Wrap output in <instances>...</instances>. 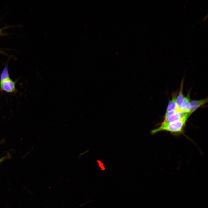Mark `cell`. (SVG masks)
<instances>
[{"label":"cell","mask_w":208,"mask_h":208,"mask_svg":"<svg viewBox=\"0 0 208 208\" xmlns=\"http://www.w3.org/2000/svg\"><path fill=\"white\" fill-rule=\"evenodd\" d=\"M0 54L5 55H8L7 54L4 52L3 51L1 50L0 49Z\"/></svg>","instance_id":"12"},{"label":"cell","mask_w":208,"mask_h":208,"mask_svg":"<svg viewBox=\"0 0 208 208\" xmlns=\"http://www.w3.org/2000/svg\"><path fill=\"white\" fill-rule=\"evenodd\" d=\"M207 102V98L200 100H193L190 102L191 105L190 113L192 114L200 107L203 105Z\"/></svg>","instance_id":"4"},{"label":"cell","mask_w":208,"mask_h":208,"mask_svg":"<svg viewBox=\"0 0 208 208\" xmlns=\"http://www.w3.org/2000/svg\"><path fill=\"white\" fill-rule=\"evenodd\" d=\"M190 102V99L189 95L184 97L181 105L180 111L183 112V111L185 106Z\"/></svg>","instance_id":"8"},{"label":"cell","mask_w":208,"mask_h":208,"mask_svg":"<svg viewBox=\"0 0 208 208\" xmlns=\"http://www.w3.org/2000/svg\"><path fill=\"white\" fill-rule=\"evenodd\" d=\"M183 81H182L181 83L179 93L177 97L176 98L177 109L179 111H180L181 105L184 98L183 93Z\"/></svg>","instance_id":"6"},{"label":"cell","mask_w":208,"mask_h":208,"mask_svg":"<svg viewBox=\"0 0 208 208\" xmlns=\"http://www.w3.org/2000/svg\"><path fill=\"white\" fill-rule=\"evenodd\" d=\"M8 65L7 64L5 66L0 75V81L10 78Z\"/></svg>","instance_id":"7"},{"label":"cell","mask_w":208,"mask_h":208,"mask_svg":"<svg viewBox=\"0 0 208 208\" xmlns=\"http://www.w3.org/2000/svg\"><path fill=\"white\" fill-rule=\"evenodd\" d=\"M179 111L177 109H175L171 111L166 112L164 117V120H165L168 119L169 117L175 113L177 111Z\"/></svg>","instance_id":"9"},{"label":"cell","mask_w":208,"mask_h":208,"mask_svg":"<svg viewBox=\"0 0 208 208\" xmlns=\"http://www.w3.org/2000/svg\"><path fill=\"white\" fill-rule=\"evenodd\" d=\"M192 113H187L184 116L174 122L162 124L158 128L152 130L150 133L153 135L161 131H166L174 134H183L184 129L188 118Z\"/></svg>","instance_id":"1"},{"label":"cell","mask_w":208,"mask_h":208,"mask_svg":"<svg viewBox=\"0 0 208 208\" xmlns=\"http://www.w3.org/2000/svg\"><path fill=\"white\" fill-rule=\"evenodd\" d=\"M187 113L180 111H178L168 119L164 121L162 124H167L176 121L184 116Z\"/></svg>","instance_id":"3"},{"label":"cell","mask_w":208,"mask_h":208,"mask_svg":"<svg viewBox=\"0 0 208 208\" xmlns=\"http://www.w3.org/2000/svg\"><path fill=\"white\" fill-rule=\"evenodd\" d=\"M17 81H14L10 78L0 81V90L8 93L15 94L18 91L16 88Z\"/></svg>","instance_id":"2"},{"label":"cell","mask_w":208,"mask_h":208,"mask_svg":"<svg viewBox=\"0 0 208 208\" xmlns=\"http://www.w3.org/2000/svg\"><path fill=\"white\" fill-rule=\"evenodd\" d=\"M10 27L9 26H6L0 29V36H7V34L4 32L3 31Z\"/></svg>","instance_id":"10"},{"label":"cell","mask_w":208,"mask_h":208,"mask_svg":"<svg viewBox=\"0 0 208 208\" xmlns=\"http://www.w3.org/2000/svg\"><path fill=\"white\" fill-rule=\"evenodd\" d=\"M175 109H177L176 103V96L175 94L173 96L172 99L169 101L166 112H170Z\"/></svg>","instance_id":"5"},{"label":"cell","mask_w":208,"mask_h":208,"mask_svg":"<svg viewBox=\"0 0 208 208\" xmlns=\"http://www.w3.org/2000/svg\"><path fill=\"white\" fill-rule=\"evenodd\" d=\"M97 162L99 165V166L101 168L102 170H104L105 169V168L104 165V164L102 161L99 160L97 161Z\"/></svg>","instance_id":"11"}]
</instances>
